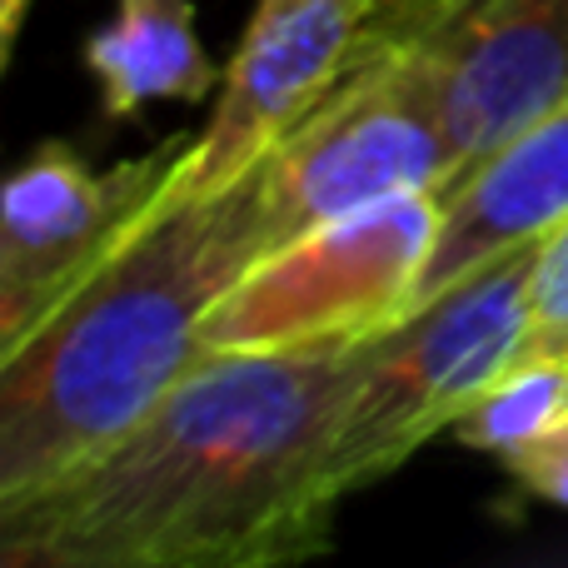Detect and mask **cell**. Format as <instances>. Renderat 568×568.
Returning <instances> with one entry per match:
<instances>
[{
  "label": "cell",
  "instance_id": "cell-11",
  "mask_svg": "<svg viewBox=\"0 0 568 568\" xmlns=\"http://www.w3.org/2000/svg\"><path fill=\"white\" fill-rule=\"evenodd\" d=\"M568 419V354H524L459 424L454 439L474 454L509 459Z\"/></svg>",
  "mask_w": 568,
  "mask_h": 568
},
{
  "label": "cell",
  "instance_id": "cell-10",
  "mask_svg": "<svg viewBox=\"0 0 568 568\" xmlns=\"http://www.w3.org/2000/svg\"><path fill=\"white\" fill-rule=\"evenodd\" d=\"M85 70L105 120L195 105L220 90V70L195 30V0H115V16L85 40Z\"/></svg>",
  "mask_w": 568,
  "mask_h": 568
},
{
  "label": "cell",
  "instance_id": "cell-12",
  "mask_svg": "<svg viewBox=\"0 0 568 568\" xmlns=\"http://www.w3.org/2000/svg\"><path fill=\"white\" fill-rule=\"evenodd\" d=\"M524 354H568V215L534 240V329Z\"/></svg>",
  "mask_w": 568,
  "mask_h": 568
},
{
  "label": "cell",
  "instance_id": "cell-1",
  "mask_svg": "<svg viewBox=\"0 0 568 568\" xmlns=\"http://www.w3.org/2000/svg\"><path fill=\"white\" fill-rule=\"evenodd\" d=\"M354 344L205 354L145 419L0 499L6 568H280L320 559Z\"/></svg>",
  "mask_w": 568,
  "mask_h": 568
},
{
  "label": "cell",
  "instance_id": "cell-5",
  "mask_svg": "<svg viewBox=\"0 0 568 568\" xmlns=\"http://www.w3.org/2000/svg\"><path fill=\"white\" fill-rule=\"evenodd\" d=\"M444 210L434 190L374 200L260 255L205 320L210 354L359 344L419 310Z\"/></svg>",
  "mask_w": 568,
  "mask_h": 568
},
{
  "label": "cell",
  "instance_id": "cell-2",
  "mask_svg": "<svg viewBox=\"0 0 568 568\" xmlns=\"http://www.w3.org/2000/svg\"><path fill=\"white\" fill-rule=\"evenodd\" d=\"M270 255L260 165L205 200H165L50 320L0 349V499L75 469L205 359V320Z\"/></svg>",
  "mask_w": 568,
  "mask_h": 568
},
{
  "label": "cell",
  "instance_id": "cell-8",
  "mask_svg": "<svg viewBox=\"0 0 568 568\" xmlns=\"http://www.w3.org/2000/svg\"><path fill=\"white\" fill-rule=\"evenodd\" d=\"M384 0H255L215 110L170 170L165 200H205L240 185L339 85Z\"/></svg>",
  "mask_w": 568,
  "mask_h": 568
},
{
  "label": "cell",
  "instance_id": "cell-3",
  "mask_svg": "<svg viewBox=\"0 0 568 568\" xmlns=\"http://www.w3.org/2000/svg\"><path fill=\"white\" fill-rule=\"evenodd\" d=\"M534 329V245L464 270L399 324L354 344L329 479L349 494L409 464L524 359Z\"/></svg>",
  "mask_w": 568,
  "mask_h": 568
},
{
  "label": "cell",
  "instance_id": "cell-6",
  "mask_svg": "<svg viewBox=\"0 0 568 568\" xmlns=\"http://www.w3.org/2000/svg\"><path fill=\"white\" fill-rule=\"evenodd\" d=\"M190 140H165L140 160L95 170L65 140L36 145L0 200V349L80 290L110 250L150 215Z\"/></svg>",
  "mask_w": 568,
  "mask_h": 568
},
{
  "label": "cell",
  "instance_id": "cell-9",
  "mask_svg": "<svg viewBox=\"0 0 568 568\" xmlns=\"http://www.w3.org/2000/svg\"><path fill=\"white\" fill-rule=\"evenodd\" d=\"M439 245H434L424 294H439L464 270L504 255L514 245H534L544 230L568 215V100L544 110L539 120L504 140L494 155L464 170L439 190Z\"/></svg>",
  "mask_w": 568,
  "mask_h": 568
},
{
  "label": "cell",
  "instance_id": "cell-14",
  "mask_svg": "<svg viewBox=\"0 0 568 568\" xmlns=\"http://www.w3.org/2000/svg\"><path fill=\"white\" fill-rule=\"evenodd\" d=\"M26 6L30 0H0V55L10 60L16 50V36H20V20H26Z\"/></svg>",
  "mask_w": 568,
  "mask_h": 568
},
{
  "label": "cell",
  "instance_id": "cell-13",
  "mask_svg": "<svg viewBox=\"0 0 568 568\" xmlns=\"http://www.w3.org/2000/svg\"><path fill=\"white\" fill-rule=\"evenodd\" d=\"M509 469V479L519 484L529 499L554 504V509H568V419L554 424L549 434H539L534 444L514 449L509 459H499Z\"/></svg>",
  "mask_w": 568,
  "mask_h": 568
},
{
  "label": "cell",
  "instance_id": "cell-4",
  "mask_svg": "<svg viewBox=\"0 0 568 568\" xmlns=\"http://www.w3.org/2000/svg\"><path fill=\"white\" fill-rule=\"evenodd\" d=\"M454 180V145L424 55L369 20L339 85L260 160L270 250L374 200Z\"/></svg>",
  "mask_w": 568,
  "mask_h": 568
},
{
  "label": "cell",
  "instance_id": "cell-7",
  "mask_svg": "<svg viewBox=\"0 0 568 568\" xmlns=\"http://www.w3.org/2000/svg\"><path fill=\"white\" fill-rule=\"evenodd\" d=\"M374 20L429 65L454 180L568 100V0H384Z\"/></svg>",
  "mask_w": 568,
  "mask_h": 568
}]
</instances>
